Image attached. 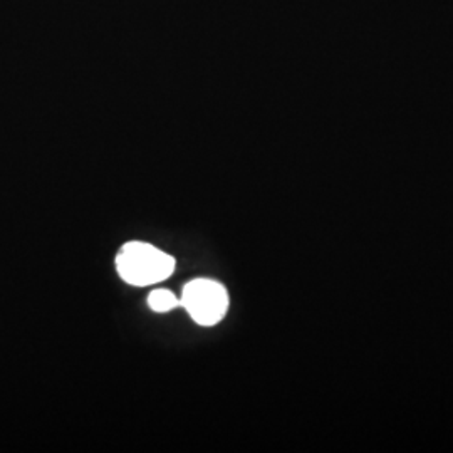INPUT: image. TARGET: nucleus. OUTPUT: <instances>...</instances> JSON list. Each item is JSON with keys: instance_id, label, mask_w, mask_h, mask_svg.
Here are the masks:
<instances>
[{"instance_id": "7ed1b4c3", "label": "nucleus", "mask_w": 453, "mask_h": 453, "mask_svg": "<svg viewBox=\"0 0 453 453\" xmlns=\"http://www.w3.org/2000/svg\"><path fill=\"white\" fill-rule=\"evenodd\" d=\"M148 306L155 312H168L172 309L181 306V301L172 291L155 289L148 296Z\"/></svg>"}, {"instance_id": "f257e3e1", "label": "nucleus", "mask_w": 453, "mask_h": 453, "mask_svg": "<svg viewBox=\"0 0 453 453\" xmlns=\"http://www.w3.org/2000/svg\"><path fill=\"white\" fill-rule=\"evenodd\" d=\"M118 274L125 282L136 288H145L168 279L175 271V259L155 245L128 242L123 245L116 257Z\"/></svg>"}, {"instance_id": "f03ea898", "label": "nucleus", "mask_w": 453, "mask_h": 453, "mask_svg": "<svg viewBox=\"0 0 453 453\" xmlns=\"http://www.w3.org/2000/svg\"><path fill=\"white\" fill-rule=\"evenodd\" d=\"M181 306L200 326H215L226 318L228 294L220 282L211 279L190 280L181 294Z\"/></svg>"}]
</instances>
